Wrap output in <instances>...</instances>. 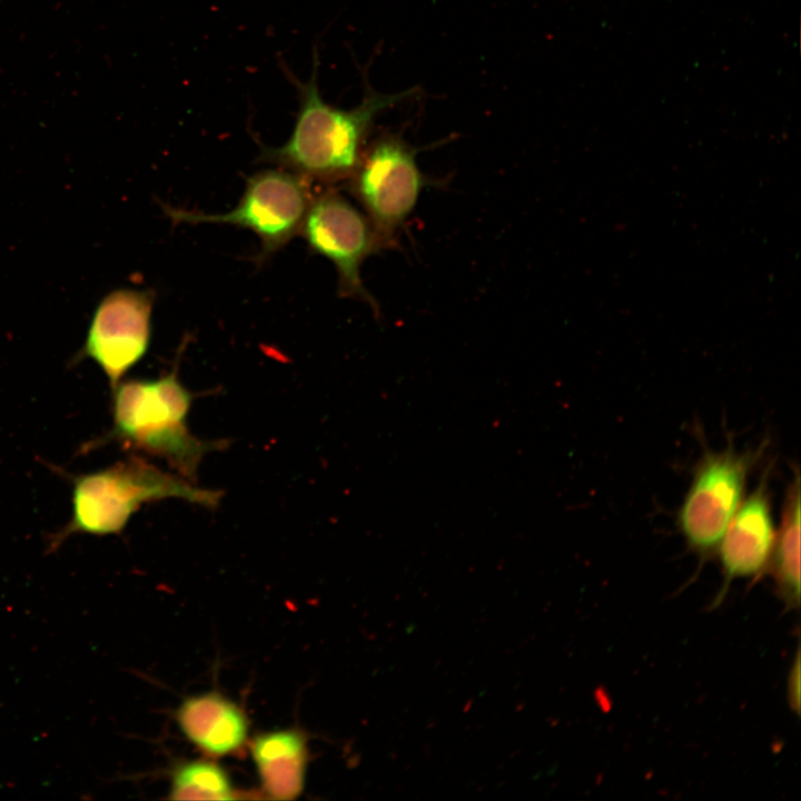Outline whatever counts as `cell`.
<instances>
[{
	"mask_svg": "<svg viewBox=\"0 0 801 801\" xmlns=\"http://www.w3.org/2000/svg\"><path fill=\"white\" fill-rule=\"evenodd\" d=\"M313 73L300 82L284 69L298 93V111L288 140L279 147H264L260 159L289 170L306 180L333 185L347 180L357 167L376 117L407 99L414 89L378 93L366 87L362 102L353 109L327 103L318 89V53L314 49Z\"/></svg>",
	"mask_w": 801,
	"mask_h": 801,
	"instance_id": "6da1fadb",
	"label": "cell"
},
{
	"mask_svg": "<svg viewBox=\"0 0 801 801\" xmlns=\"http://www.w3.org/2000/svg\"><path fill=\"white\" fill-rule=\"evenodd\" d=\"M194 395L176 368L155 379H129L113 388V434L134 447L165 459L195 483L208 452L220 446L195 436L187 424Z\"/></svg>",
	"mask_w": 801,
	"mask_h": 801,
	"instance_id": "7a4b0ae2",
	"label": "cell"
},
{
	"mask_svg": "<svg viewBox=\"0 0 801 801\" xmlns=\"http://www.w3.org/2000/svg\"><path fill=\"white\" fill-rule=\"evenodd\" d=\"M222 493L196 486L140 457H130L106 469L75 479L72 518L50 543L53 551L73 533L118 534L141 504L180 498L205 507L218 505Z\"/></svg>",
	"mask_w": 801,
	"mask_h": 801,
	"instance_id": "3957f363",
	"label": "cell"
},
{
	"mask_svg": "<svg viewBox=\"0 0 801 801\" xmlns=\"http://www.w3.org/2000/svg\"><path fill=\"white\" fill-rule=\"evenodd\" d=\"M417 149L399 134L382 132L366 145L362 158L346 180L384 248L414 211L428 178L416 162Z\"/></svg>",
	"mask_w": 801,
	"mask_h": 801,
	"instance_id": "277c9868",
	"label": "cell"
},
{
	"mask_svg": "<svg viewBox=\"0 0 801 801\" xmlns=\"http://www.w3.org/2000/svg\"><path fill=\"white\" fill-rule=\"evenodd\" d=\"M313 194L309 181L286 169L257 172L248 178L235 208L225 214L190 211L161 204L174 224H228L248 229L260 240L255 257L264 263L299 234Z\"/></svg>",
	"mask_w": 801,
	"mask_h": 801,
	"instance_id": "5b68a950",
	"label": "cell"
},
{
	"mask_svg": "<svg viewBox=\"0 0 801 801\" xmlns=\"http://www.w3.org/2000/svg\"><path fill=\"white\" fill-rule=\"evenodd\" d=\"M764 446L762 443L753 451L738 452L729 444L722 451L704 452L696 463L676 514V525L694 552L705 556L716 551Z\"/></svg>",
	"mask_w": 801,
	"mask_h": 801,
	"instance_id": "8992f818",
	"label": "cell"
},
{
	"mask_svg": "<svg viewBox=\"0 0 801 801\" xmlns=\"http://www.w3.org/2000/svg\"><path fill=\"white\" fill-rule=\"evenodd\" d=\"M299 234L314 254L333 263L338 294L365 301L377 313L378 305L362 280L360 268L384 247L366 215L329 188L313 196Z\"/></svg>",
	"mask_w": 801,
	"mask_h": 801,
	"instance_id": "52a82bcc",
	"label": "cell"
},
{
	"mask_svg": "<svg viewBox=\"0 0 801 801\" xmlns=\"http://www.w3.org/2000/svg\"><path fill=\"white\" fill-rule=\"evenodd\" d=\"M152 306L150 290L122 288L105 296L93 313L77 358L93 359L112 389L149 348Z\"/></svg>",
	"mask_w": 801,
	"mask_h": 801,
	"instance_id": "ba28073f",
	"label": "cell"
},
{
	"mask_svg": "<svg viewBox=\"0 0 801 801\" xmlns=\"http://www.w3.org/2000/svg\"><path fill=\"white\" fill-rule=\"evenodd\" d=\"M775 534L767 469L743 498L716 547L725 580L762 573L770 564Z\"/></svg>",
	"mask_w": 801,
	"mask_h": 801,
	"instance_id": "9c48e42d",
	"label": "cell"
},
{
	"mask_svg": "<svg viewBox=\"0 0 801 801\" xmlns=\"http://www.w3.org/2000/svg\"><path fill=\"white\" fill-rule=\"evenodd\" d=\"M184 736L205 756L239 754L248 745L249 719L239 704L210 691L186 698L175 715Z\"/></svg>",
	"mask_w": 801,
	"mask_h": 801,
	"instance_id": "30bf717a",
	"label": "cell"
},
{
	"mask_svg": "<svg viewBox=\"0 0 801 801\" xmlns=\"http://www.w3.org/2000/svg\"><path fill=\"white\" fill-rule=\"evenodd\" d=\"M247 748L266 798L289 801L303 793L309 761L304 731L286 728L261 732L248 741Z\"/></svg>",
	"mask_w": 801,
	"mask_h": 801,
	"instance_id": "8fae6325",
	"label": "cell"
},
{
	"mask_svg": "<svg viewBox=\"0 0 801 801\" xmlns=\"http://www.w3.org/2000/svg\"><path fill=\"white\" fill-rule=\"evenodd\" d=\"M781 523L777 530L770 564L785 600L798 605L800 601V476L794 471L782 506Z\"/></svg>",
	"mask_w": 801,
	"mask_h": 801,
	"instance_id": "7c38bea8",
	"label": "cell"
},
{
	"mask_svg": "<svg viewBox=\"0 0 801 801\" xmlns=\"http://www.w3.org/2000/svg\"><path fill=\"white\" fill-rule=\"evenodd\" d=\"M170 800L238 799L229 773L211 758L178 762L169 775Z\"/></svg>",
	"mask_w": 801,
	"mask_h": 801,
	"instance_id": "4fadbf2b",
	"label": "cell"
}]
</instances>
